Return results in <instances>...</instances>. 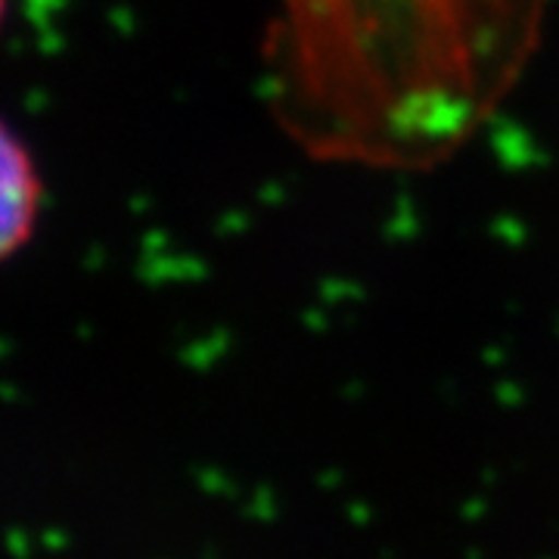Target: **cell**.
I'll list each match as a JSON object with an SVG mask.
<instances>
[{
	"label": "cell",
	"mask_w": 559,
	"mask_h": 559,
	"mask_svg": "<svg viewBox=\"0 0 559 559\" xmlns=\"http://www.w3.org/2000/svg\"><path fill=\"white\" fill-rule=\"evenodd\" d=\"M466 559H485L479 547H466Z\"/></svg>",
	"instance_id": "9c48e42d"
},
{
	"label": "cell",
	"mask_w": 559,
	"mask_h": 559,
	"mask_svg": "<svg viewBox=\"0 0 559 559\" xmlns=\"http://www.w3.org/2000/svg\"><path fill=\"white\" fill-rule=\"evenodd\" d=\"M202 485H205L209 491H221V481L215 479V476H205V479H202Z\"/></svg>",
	"instance_id": "ba28073f"
},
{
	"label": "cell",
	"mask_w": 559,
	"mask_h": 559,
	"mask_svg": "<svg viewBox=\"0 0 559 559\" xmlns=\"http://www.w3.org/2000/svg\"><path fill=\"white\" fill-rule=\"evenodd\" d=\"M348 520L355 522V525H367V522H373V513H370L367 503L355 500V503H348Z\"/></svg>",
	"instance_id": "5b68a950"
},
{
	"label": "cell",
	"mask_w": 559,
	"mask_h": 559,
	"mask_svg": "<svg viewBox=\"0 0 559 559\" xmlns=\"http://www.w3.org/2000/svg\"><path fill=\"white\" fill-rule=\"evenodd\" d=\"M40 547H44L47 554H62V550H69V535H66L62 528H47V532L40 535Z\"/></svg>",
	"instance_id": "277c9868"
},
{
	"label": "cell",
	"mask_w": 559,
	"mask_h": 559,
	"mask_svg": "<svg viewBox=\"0 0 559 559\" xmlns=\"http://www.w3.org/2000/svg\"><path fill=\"white\" fill-rule=\"evenodd\" d=\"M380 559H395V550H392V547H382Z\"/></svg>",
	"instance_id": "30bf717a"
},
{
	"label": "cell",
	"mask_w": 559,
	"mask_h": 559,
	"mask_svg": "<svg viewBox=\"0 0 559 559\" xmlns=\"http://www.w3.org/2000/svg\"><path fill=\"white\" fill-rule=\"evenodd\" d=\"M7 550H10L13 559H32V540L25 535V528L10 525V532H7Z\"/></svg>",
	"instance_id": "3957f363"
},
{
	"label": "cell",
	"mask_w": 559,
	"mask_h": 559,
	"mask_svg": "<svg viewBox=\"0 0 559 559\" xmlns=\"http://www.w3.org/2000/svg\"><path fill=\"white\" fill-rule=\"evenodd\" d=\"M200 559H221L218 557V547H215V544H205V547H202Z\"/></svg>",
	"instance_id": "52a82bcc"
},
{
	"label": "cell",
	"mask_w": 559,
	"mask_h": 559,
	"mask_svg": "<svg viewBox=\"0 0 559 559\" xmlns=\"http://www.w3.org/2000/svg\"><path fill=\"white\" fill-rule=\"evenodd\" d=\"M0 252L3 259H13L22 246H28L38 227L40 200H44V180L32 150L22 143L10 124H3L0 143Z\"/></svg>",
	"instance_id": "6da1fadb"
},
{
	"label": "cell",
	"mask_w": 559,
	"mask_h": 559,
	"mask_svg": "<svg viewBox=\"0 0 559 559\" xmlns=\"http://www.w3.org/2000/svg\"><path fill=\"white\" fill-rule=\"evenodd\" d=\"M246 516H252V520H259V522L277 520V507L271 503V491H267V488H259L255 503H252V507H246Z\"/></svg>",
	"instance_id": "7a4b0ae2"
},
{
	"label": "cell",
	"mask_w": 559,
	"mask_h": 559,
	"mask_svg": "<svg viewBox=\"0 0 559 559\" xmlns=\"http://www.w3.org/2000/svg\"><path fill=\"white\" fill-rule=\"evenodd\" d=\"M481 513H485V500H466V503H463V520L466 522H476V520H481Z\"/></svg>",
	"instance_id": "8992f818"
}]
</instances>
